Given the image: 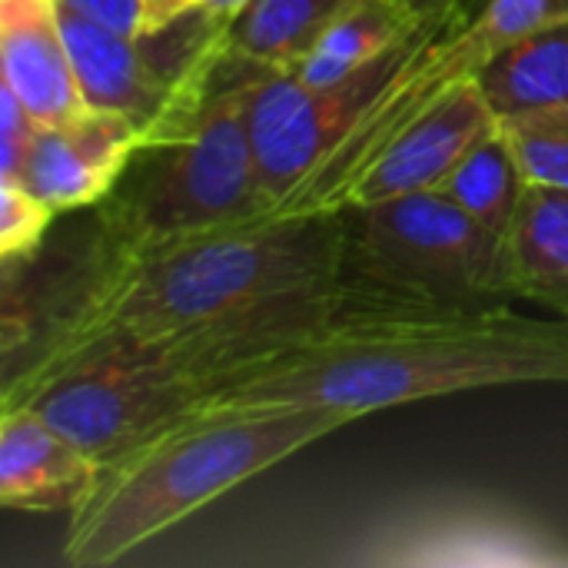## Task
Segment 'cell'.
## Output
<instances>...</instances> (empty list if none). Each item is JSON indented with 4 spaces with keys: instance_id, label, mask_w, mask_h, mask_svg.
<instances>
[{
    "instance_id": "10",
    "label": "cell",
    "mask_w": 568,
    "mask_h": 568,
    "mask_svg": "<svg viewBox=\"0 0 568 568\" xmlns=\"http://www.w3.org/2000/svg\"><path fill=\"white\" fill-rule=\"evenodd\" d=\"M0 83L20 97L40 126L90 110L73 73L60 0H0Z\"/></svg>"
},
{
    "instance_id": "11",
    "label": "cell",
    "mask_w": 568,
    "mask_h": 568,
    "mask_svg": "<svg viewBox=\"0 0 568 568\" xmlns=\"http://www.w3.org/2000/svg\"><path fill=\"white\" fill-rule=\"evenodd\" d=\"M503 243L509 296L568 320V186L529 183Z\"/></svg>"
},
{
    "instance_id": "5",
    "label": "cell",
    "mask_w": 568,
    "mask_h": 568,
    "mask_svg": "<svg viewBox=\"0 0 568 568\" xmlns=\"http://www.w3.org/2000/svg\"><path fill=\"white\" fill-rule=\"evenodd\" d=\"M346 266L436 306L509 296L506 243L439 190L343 210Z\"/></svg>"
},
{
    "instance_id": "14",
    "label": "cell",
    "mask_w": 568,
    "mask_h": 568,
    "mask_svg": "<svg viewBox=\"0 0 568 568\" xmlns=\"http://www.w3.org/2000/svg\"><path fill=\"white\" fill-rule=\"evenodd\" d=\"M353 3L356 0H250L230 23L226 47L253 67L293 70Z\"/></svg>"
},
{
    "instance_id": "4",
    "label": "cell",
    "mask_w": 568,
    "mask_h": 568,
    "mask_svg": "<svg viewBox=\"0 0 568 568\" xmlns=\"http://www.w3.org/2000/svg\"><path fill=\"white\" fill-rule=\"evenodd\" d=\"M230 53V67L186 136L143 146L97 206V253H140L213 230L266 220L250 140V100L263 77Z\"/></svg>"
},
{
    "instance_id": "6",
    "label": "cell",
    "mask_w": 568,
    "mask_h": 568,
    "mask_svg": "<svg viewBox=\"0 0 568 568\" xmlns=\"http://www.w3.org/2000/svg\"><path fill=\"white\" fill-rule=\"evenodd\" d=\"M429 17L396 50L346 80L310 87L293 70H266L256 80L250 100V140L266 216L336 150L366 106L383 93L423 40Z\"/></svg>"
},
{
    "instance_id": "13",
    "label": "cell",
    "mask_w": 568,
    "mask_h": 568,
    "mask_svg": "<svg viewBox=\"0 0 568 568\" xmlns=\"http://www.w3.org/2000/svg\"><path fill=\"white\" fill-rule=\"evenodd\" d=\"M473 80L499 120L568 103V20L506 43Z\"/></svg>"
},
{
    "instance_id": "19",
    "label": "cell",
    "mask_w": 568,
    "mask_h": 568,
    "mask_svg": "<svg viewBox=\"0 0 568 568\" xmlns=\"http://www.w3.org/2000/svg\"><path fill=\"white\" fill-rule=\"evenodd\" d=\"M200 7H203V0H140V30L136 33H156Z\"/></svg>"
},
{
    "instance_id": "12",
    "label": "cell",
    "mask_w": 568,
    "mask_h": 568,
    "mask_svg": "<svg viewBox=\"0 0 568 568\" xmlns=\"http://www.w3.org/2000/svg\"><path fill=\"white\" fill-rule=\"evenodd\" d=\"M426 17L429 13H423L413 0H356L326 27L293 73L310 87L346 80L396 50Z\"/></svg>"
},
{
    "instance_id": "16",
    "label": "cell",
    "mask_w": 568,
    "mask_h": 568,
    "mask_svg": "<svg viewBox=\"0 0 568 568\" xmlns=\"http://www.w3.org/2000/svg\"><path fill=\"white\" fill-rule=\"evenodd\" d=\"M526 183L568 186V103L516 113L499 120Z\"/></svg>"
},
{
    "instance_id": "17",
    "label": "cell",
    "mask_w": 568,
    "mask_h": 568,
    "mask_svg": "<svg viewBox=\"0 0 568 568\" xmlns=\"http://www.w3.org/2000/svg\"><path fill=\"white\" fill-rule=\"evenodd\" d=\"M53 216L57 213L23 183H0V260H30L40 250Z\"/></svg>"
},
{
    "instance_id": "7",
    "label": "cell",
    "mask_w": 568,
    "mask_h": 568,
    "mask_svg": "<svg viewBox=\"0 0 568 568\" xmlns=\"http://www.w3.org/2000/svg\"><path fill=\"white\" fill-rule=\"evenodd\" d=\"M143 143L146 136L136 120L90 106L67 123L40 126L20 183L53 213L100 206Z\"/></svg>"
},
{
    "instance_id": "20",
    "label": "cell",
    "mask_w": 568,
    "mask_h": 568,
    "mask_svg": "<svg viewBox=\"0 0 568 568\" xmlns=\"http://www.w3.org/2000/svg\"><path fill=\"white\" fill-rule=\"evenodd\" d=\"M246 3H250V0H203L200 10L213 13V17L223 20V23H233V20L246 10Z\"/></svg>"
},
{
    "instance_id": "18",
    "label": "cell",
    "mask_w": 568,
    "mask_h": 568,
    "mask_svg": "<svg viewBox=\"0 0 568 568\" xmlns=\"http://www.w3.org/2000/svg\"><path fill=\"white\" fill-rule=\"evenodd\" d=\"M37 133L40 123L33 120V113L10 87L0 83V183H20Z\"/></svg>"
},
{
    "instance_id": "2",
    "label": "cell",
    "mask_w": 568,
    "mask_h": 568,
    "mask_svg": "<svg viewBox=\"0 0 568 568\" xmlns=\"http://www.w3.org/2000/svg\"><path fill=\"white\" fill-rule=\"evenodd\" d=\"M568 383V320L503 303L386 306L213 393L206 409L326 406L359 416L469 389Z\"/></svg>"
},
{
    "instance_id": "8",
    "label": "cell",
    "mask_w": 568,
    "mask_h": 568,
    "mask_svg": "<svg viewBox=\"0 0 568 568\" xmlns=\"http://www.w3.org/2000/svg\"><path fill=\"white\" fill-rule=\"evenodd\" d=\"M499 126V116L479 93L476 80L463 83L423 120H416L399 140H393L339 196L336 213L386 203L396 196L439 190L456 163Z\"/></svg>"
},
{
    "instance_id": "3",
    "label": "cell",
    "mask_w": 568,
    "mask_h": 568,
    "mask_svg": "<svg viewBox=\"0 0 568 568\" xmlns=\"http://www.w3.org/2000/svg\"><path fill=\"white\" fill-rule=\"evenodd\" d=\"M356 423L326 406H246L196 413L100 469L70 513L63 562L100 568L173 529L196 509Z\"/></svg>"
},
{
    "instance_id": "1",
    "label": "cell",
    "mask_w": 568,
    "mask_h": 568,
    "mask_svg": "<svg viewBox=\"0 0 568 568\" xmlns=\"http://www.w3.org/2000/svg\"><path fill=\"white\" fill-rule=\"evenodd\" d=\"M346 273V216H266L140 253L90 250L27 349L3 366V396L113 349L183 336Z\"/></svg>"
},
{
    "instance_id": "21",
    "label": "cell",
    "mask_w": 568,
    "mask_h": 568,
    "mask_svg": "<svg viewBox=\"0 0 568 568\" xmlns=\"http://www.w3.org/2000/svg\"><path fill=\"white\" fill-rule=\"evenodd\" d=\"M423 13H436V10H443V7H449V3H463V0H413Z\"/></svg>"
},
{
    "instance_id": "15",
    "label": "cell",
    "mask_w": 568,
    "mask_h": 568,
    "mask_svg": "<svg viewBox=\"0 0 568 568\" xmlns=\"http://www.w3.org/2000/svg\"><path fill=\"white\" fill-rule=\"evenodd\" d=\"M526 186H529L526 173L509 140L496 126L456 163V170L439 183V193H446L456 206H463L489 233L506 240L519 213V203L526 196Z\"/></svg>"
},
{
    "instance_id": "9",
    "label": "cell",
    "mask_w": 568,
    "mask_h": 568,
    "mask_svg": "<svg viewBox=\"0 0 568 568\" xmlns=\"http://www.w3.org/2000/svg\"><path fill=\"white\" fill-rule=\"evenodd\" d=\"M100 483L90 459L27 406L0 413V503L17 513H73Z\"/></svg>"
}]
</instances>
